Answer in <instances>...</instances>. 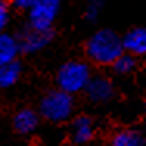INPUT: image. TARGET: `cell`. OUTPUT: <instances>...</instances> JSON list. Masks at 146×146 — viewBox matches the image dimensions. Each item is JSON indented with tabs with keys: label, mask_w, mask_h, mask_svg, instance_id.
<instances>
[{
	"label": "cell",
	"mask_w": 146,
	"mask_h": 146,
	"mask_svg": "<svg viewBox=\"0 0 146 146\" xmlns=\"http://www.w3.org/2000/svg\"><path fill=\"white\" fill-rule=\"evenodd\" d=\"M106 3V0H87V5L84 9V17L89 22H95L98 16L101 14V9Z\"/></svg>",
	"instance_id": "14"
},
{
	"label": "cell",
	"mask_w": 146,
	"mask_h": 146,
	"mask_svg": "<svg viewBox=\"0 0 146 146\" xmlns=\"http://www.w3.org/2000/svg\"><path fill=\"white\" fill-rule=\"evenodd\" d=\"M53 30H39L28 25L16 36L19 51L27 54L37 53V51L44 50L47 45H50V42L53 40Z\"/></svg>",
	"instance_id": "5"
},
{
	"label": "cell",
	"mask_w": 146,
	"mask_h": 146,
	"mask_svg": "<svg viewBox=\"0 0 146 146\" xmlns=\"http://www.w3.org/2000/svg\"><path fill=\"white\" fill-rule=\"evenodd\" d=\"M145 113H146V106H145Z\"/></svg>",
	"instance_id": "17"
},
{
	"label": "cell",
	"mask_w": 146,
	"mask_h": 146,
	"mask_svg": "<svg viewBox=\"0 0 146 146\" xmlns=\"http://www.w3.org/2000/svg\"><path fill=\"white\" fill-rule=\"evenodd\" d=\"M86 95L92 103L95 104H104L109 103L110 100L115 95V87H113V82L110 81L106 76H92L86 87Z\"/></svg>",
	"instance_id": "6"
},
{
	"label": "cell",
	"mask_w": 146,
	"mask_h": 146,
	"mask_svg": "<svg viewBox=\"0 0 146 146\" xmlns=\"http://www.w3.org/2000/svg\"><path fill=\"white\" fill-rule=\"evenodd\" d=\"M110 146H146V137L137 129H123L112 137Z\"/></svg>",
	"instance_id": "10"
},
{
	"label": "cell",
	"mask_w": 146,
	"mask_h": 146,
	"mask_svg": "<svg viewBox=\"0 0 146 146\" xmlns=\"http://www.w3.org/2000/svg\"><path fill=\"white\" fill-rule=\"evenodd\" d=\"M73 110H75L73 95L59 89L45 93L39 104V115L51 123L67 121L73 115Z\"/></svg>",
	"instance_id": "3"
},
{
	"label": "cell",
	"mask_w": 146,
	"mask_h": 146,
	"mask_svg": "<svg viewBox=\"0 0 146 146\" xmlns=\"http://www.w3.org/2000/svg\"><path fill=\"white\" fill-rule=\"evenodd\" d=\"M95 135V124L87 115H79L72 123V141L75 145H86Z\"/></svg>",
	"instance_id": "8"
},
{
	"label": "cell",
	"mask_w": 146,
	"mask_h": 146,
	"mask_svg": "<svg viewBox=\"0 0 146 146\" xmlns=\"http://www.w3.org/2000/svg\"><path fill=\"white\" fill-rule=\"evenodd\" d=\"M19 53L20 51H19V45H17L16 36L2 31L0 33V64L16 61Z\"/></svg>",
	"instance_id": "12"
},
{
	"label": "cell",
	"mask_w": 146,
	"mask_h": 146,
	"mask_svg": "<svg viewBox=\"0 0 146 146\" xmlns=\"http://www.w3.org/2000/svg\"><path fill=\"white\" fill-rule=\"evenodd\" d=\"M90 78H92L90 65L84 61L73 59L59 67L56 73V84L59 90H64L70 95H76L86 90Z\"/></svg>",
	"instance_id": "2"
},
{
	"label": "cell",
	"mask_w": 146,
	"mask_h": 146,
	"mask_svg": "<svg viewBox=\"0 0 146 146\" xmlns=\"http://www.w3.org/2000/svg\"><path fill=\"white\" fill-rule=\"evenodd\" d=\"M61 11V0H34L28 8V25L39 30H53Z\"/></svg>",
	"instance_id": "4"
},
{
	"label": "cell",
	"mask_w": 146,
	"mask_h": 146,
	"mask_svg": "<svg viewBox=\"0 0 146 146\" xmlns=\"http://www.w3.org/2000/svg\"><path fill=\"white\" fill-rule=\"evenodd\" d=\"M8 20H9L8 5H6V2L0 0V33L5 30V27H6V23H8Z\"/></svg>",
	"instance_id": "15"
},
{
	"label": "cell",
	"mask_w": 146,
	"mask_h": 146,
	"mask_svg": "<svg viewBox=\"0 0 146 146\" xmlns=\"http://www.w3.org/2000/svg\"><path fill=\"white\" fill-rule=\"evenodd\" d=\"M13 126L22 135L33 134L39 126V113L33 109H20L13 118Z\"/></svg>",
	"instance_id": "9"
},
{
	"label": "cell",
	"mask_w": 146,
	"mask_h": 146,
	"mask_svg": "<svg viewBox=\"0 0 146 146\" xmlns=\"http://www.w3.org/2000/svg\"><path fill=\"white\" fill-rule=\"evenodd\" d=\"M135 67H137V58L132 56L129 53H126V51H123L112 62V70L117 75H129V73H132L135 70Z\"/></svg>",
	"instance_id": "13"
},
{
	"label": "cell",
	"mask_w": 146,
	"mask_h": 146,
	"mask_svg": "<svg viewBox=\"0 0 146 146\" xmlns=\"http://www.w3.org/2000/svg\"><path fill=\"white\" fill-rule=\"evenodd\" d=\"M123 50L132 56H146V25L129 30L123 37Z\"/></svg>",
	"instance_id": "7"
},
{
	"label": "cell",
	"mask_w": 146,
	"mask_h": 146,
	"mask_svg": "<svg viewBox=\"0 0 146 146\" xmlns=\"http://www.w3.org/2000/svg\"><path fill=\"white\" fill-rule=\"evenodd\" d=\"M11 3L17 9H28L34 3V0H11Z\"/></svg>",
	"instance_id": "16"
},
{
	"label": "cell",
	"mask_w": 146,
	"mask_h": 146,
	"mask_svg": "<svg viewBox=\"0 0 146 146\" xmlns=\"http://www.w3.org/2000/svg\"><path fill=\"white\" fill-rule=\"evenodd\" d=\"M121 37L112 30H98L89 37L86 44V54L98 65H112V62L123 53Z\"/></svg>",
	"instance_id": "1"
},
{
	"label": "cell",
	"mask_w": 146,
	"mask_h": 146,
	"mask_svg": "<svg viewBox=\"0 0 146 146\" xmlns=\"http://www.w3.org/2000/svg\"><path fill=\"white\" fill-rule=\"evenodd\" d=\"M22 75V65L17 61L0 64V89H9L19 81Z\"/></svg>",
	"instance_id": "11"
}]
</instances>
